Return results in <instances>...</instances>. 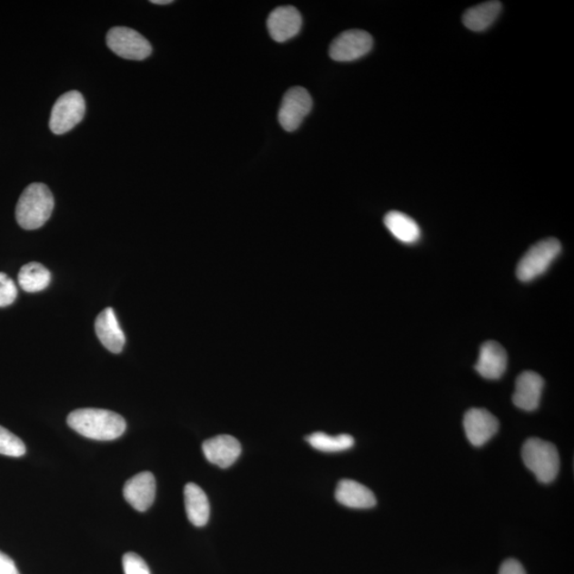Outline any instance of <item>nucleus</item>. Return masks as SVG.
<instances>
[{"label": "nucleus", "instance_id": "b1692460", "mask_svg": "<svg viewBox=\"0 0 574 574\" xmlns=\"http://www.w3.org/2000/svg\"><path fill=\"white\" fill-rule=\"evenodd\" d=\"M123 567L125 574H150L146 561L135 552L124 555Z\"/></svg>", "mask_w": 574, "mask_h": 574}, {"label": "nucleus", "instance_id": "ddd939ff", "mask_svg": "<svg viewBox=\"0 0 574 574\" xmlns=\"http://www.w3.org/2000/svg\"><path fill=\"white\" fill-rule=\"evenodd\" d=\"M545 381L534 371H525L517 378L513 402L523 411L532 412L539 407Z\"/></svg>", "mask_w": 574, "mask_h": 574}, {"label": "nucleus", "instance_id": "f8f14e48", "mask_svg": "<svg viewBox=\"0 0 574 574\" xmlns=\"http://www.w3.org/2000/svg\"><path fill=\"white\" fill-rule=\"evenodd\" d=\"M203 451L210 463L220 467V468H228L241 456L242 446L231 435H218V437L205 441Z\"/></svg>", "mask_w": 574, "mask_h": 574}, {"label": "nucleus", "instance_id": "bb28decb", "mask_svg": "<svg viewBox=\"0 0 574 574\" xmlns=\"http://www.w3.org/2000/svg\"><path fill=\"white\" fill-rule=\"evenodd\" d=\"M151 3L155 5H169L172 4V0H151Z\"/></svg>", "mask_w": 574, "mask_h": 574}, {"label": "nucleus", "instance_id": "6ab92c4d", "mask_svg": "<svg viewBox=\"0 0 574 574\" xmlns=\"http://www.w3.org/2000/svg\"><path fill=\"white\" fill-rule=\"evenodd\" d=\"M384 224L398 241L405 244H414L421 236L418 223L405 213L392 211L384 217Z\"/></svg>", "mask_w": 574, "mask_h": 574}, {"label": "nucleus", "instance_id": "2eb2a0df", "mask_svg": "<svg viewBox=\"0 0 574 574\" xmlns=\"http://www.w3.org/2000/svg\"><path fill=\"white\" fill-rule=\"evenodd\" d=\"M508 356L500 344L488 342L482 345L476 370L488 380H498L507 370Z\"/></svg>", "mask_w": 574, "mask_h": 574}, {"label": "nucleus", "instance_id": "423d86ee", "mask_svg": "<svg viewBox=\"0 0 574 574\" xmlns=\"http://www.w3.org/2000/svg\"><path fill=\"white\" fill-rule=\"evenodd\" d=\"M106 44L121 58L142 61L153 53L151 44L137 31L127 27H116L106 35Z\"/></svg>", "mask_w": 574, "mask_h": 574}, {"label": "nucleus", "instance_id": "6e6552de", "mask_svg": "<svg viewBox=\"0 0 574 574\" xmlns=\"http://www.w3.org/2000/svg\"><path fill=\"white\" fill-rule=\"evenodd\" d=\"M372 45H374V40L366 31L347 30L332 42L329 55L331 59L337 62L356 61L368 55Z\"/></svg>", "mask_w": 574, "mask_h": 574}, {"label": "nucleus", "instance_id": "5701e85b", "mask_svg": "<svg viewBox=\"0 0 574 574\" xmlns=\"http://www.w3.org/2000/svg\"><path fill=\"white\" fill-rule=\"evenodd\" d=\"M17 297V287L8 275L0 273V307L14 304Z\"/></svg>", "mask_w": 574, "mask_h": 574}, {"label": "nucleus", "instance_id": "1a4fd4ad", "mask_svg": "<svg viewBox=\"0 0 574 574\" xmlns=\"http://www.w3.org/2000/svg\"><path fill=\"white\" fill-rule=\"evenodd\" d=\"M464 428L471 445L481 447L499 430V421L484 408H471L465 414Z\"/></svg>", "mask_w": 574, "mask_h": 574}, {"label": "nucleus", "instance_id": "9b49d317", "mask_svg": "<svg viewBox=\"0 0 574 574\" xmlns=\"http://www.w3.org/2000/svg\"><path fill=\"white\" fill-rule=\"evenodd\" d=\"M302 26L300 12L292 5L275 9L267 18V28L276 42H287L297 35Z\"/></svg>", "mask_w": 574, "mask_h": 574}, {"label": "nucleus", "instance_id": "4be33fe9", "mask_svg": "<svg viewBox=\"0 0 574 574\" xmlns=\"http://www.w3.org/2000/svg\"><path fill=\"white\" fill-rule=\"evenodd\" d=\"M26 453V446L16 435L0 426V454L12 458H21Z\"/></svg>", "mask_w": 574, "mask_h": 574}, {"label": "nucleus", "instance_id": "412c9836", "mask_svg": "<svg viewBox=\"0 0 574 574\" xmlns=\"http://www.w3.org/2000/svg\"><path fill=\"white\" fill-rule=\"evenodd\" d=\"M307 441L315 448V449L321 452H340L348 450L355 446V438L348 434L330 437V435L325 432H315L308 435Z\"/></svg>", "mask_w": 574, "mask_h": 574}, {"label": "nucleus", "instance_id": "a878e982", "mask_svg": "<svg viewBox=\"0 0 574 574\" xmlns=\"http://www.w3.org/2000/svg\"><path fill=\"white\" fill-rule=\"evenodd\" d=\"M0 574H20L14 559L0 551Z\"/></svg>", "mask_w": 574, "mask_h": 574}, {"label": "nucleus", "instance_id": "39448f33", "mask_svg": "<svg viewBox=\"0 0 574 574\" xmlns=\"http://www.w3.org/2000/svg\"><path fill=\"white\" fill-rule=\"evenodd\" d=\"M85 115L86 102L82 94L77 91L65 93L54 106L49 121L50 130L55 135H65L76 127Z\"/></svg>", "mask_w": 574, "mask_h": 574}, {"label": "nucleus", "instance_id": "20e7f679", "mask_svg": "<svg viewBox=\"0 0 574 574\" xmlns=\"http://www.w3.org/2000/svg\"><path fill=\"white\" fill-rule=\"evenodd\" d=\"M560 243L555 238H547L536 243L519 261L517 277L522 282L536 279L547 271L560 254Z\"/></svg>", "mask_w": 574, "mask_h": 574}, {"label": "nucleus", "instance_id": "9d476101", "mask_svg": "<svg viewBox=\"0 0 574 574\" xmlns=\"http://www.w3.org/2000/svg\"><path fill=\"white\" fill-rule=\"evenodd\" d=\"M156 484L153 473H137L126 482L123 494L126 501L138 512H146L156 499Z\"/></svg>", "mask_w": 574, "mask_h": 574}, {"label": "nucleus", "instance_id": "393cba45", "mask_svg": "<svg viewBox=\"0 0 574 574\" xmlns=\"http://www.w3.org/2000/svg\"><path fill=\"white\" fill-rule=\"evenodd\" d=\"M499 574H527V572L519 560L509 559L501 565Z\"/></svg>", "mask_w": 574, "mask_h": 574}, {"label": "nucleus", "instance_id": "7ed1b4c3", "mask_svg": "<svg viewBox=\"0 0 574 574\" xmlns=\"http://www.w3.org/2000/svg\"><path fill=\"white\" fill-rule=\"evenodd\" d=\"M521 456L527 468L540 483L549 484L557 478L560 467L559 454L550 441L529 438L522 447Z\"/></svg>", "mask_w": 574, "mask_h": 574}, {"label": "nucleus", "instance_id": "f03ea898", "mask_svg": "<svg viewBox=\"0 0 574 574\" xmlns=\"http://www.w3.org/2000/svg\"><path fill=\"white\" fill-rule=\"evenodd\" d=\"M55 207L53 193L43 183H33L21 195L15 216L18 225L25 230L41 228L52 217Z\"/></svg>", "mask_w": 574, "mask_h": 574}, {"label": "nucleus", "instance_id": "0eeeda50", "mask_svg": "<svg viewBox=\"0 0 574 574\" xmlns=\"http://www.w3.org/2000/svg\"><path fill=\"white\" fill-rule=\"evenodd\" d=\"M312 106L311 95L306 88L301 86L289 88L283 96L279 116H277L281 127L287 132L297 130L311 112Z\"/></svg>", "mask_w": 574, "mask_h": 574}, {"label": "nucleus", "instance_id": "f257e3e1", "mask_svg": "<svg viewBox=\"0 0 574 574\" xmlns=\"http://www.w3.org/2000/svg\"><path fill=\"white\" fill-rule=\"evenodd\" d=\"M67 425L86 438L115 440L126 431L121 415L102 408H80L68 415Z\"/></svg>", "mask_w": 574, "mask_h": 574}, {"label": "nucleus", "instance_id": "a211bd4d", "mask_svg": "<svg viewBox=\"0 0 574 574\" xmlns=\"http://www.w3.org/2000/svg\"><path fill=\"white\" fill-rule=\"evenodd\" d=\"M502 10L500 2H487L467 10L463 15L466 28L476 33L488 29L493 25Z\"/></svg>", "mask_w": 574, "mask_h": 574}, {"label": "nucleus", "instance_id": "dca6fc26", "mask_svg": "<svg viewBox=\"0 0 574 574\" xmlns=\"http://www.w3.org/2000/svg\"><path fill=\"white\" fill-rule=\"evenodd\" d=\"M336 499L342 506L350 509H371L377 504L374 493L361 483L353 480H342L338 483Z\"/></svg>", "mask_w": 574, "mask_h": 574}, {"label": "nucleus", "instance_id": "f3484780", "mask_svg": "<svg viewBox=\"0 0 574 574\" xmlns=\"http://www.w3.org/2000/svg\"><path fill=\"white\" fill-rule=\"evenodd\" d=\"M185 504L187 519L192 525L205 527L210 519V503L203 488L195 483L186 484Z\"/></svg>", "mask_w": 574, "mask_h": 574}, {"label": "nucleus", "instance_id": "4468645a", "mask_svg": "<svg viewBox=\"0 0 574 574\" xmlns=\"http://www.w3.org/2000/svg\"><path fill=\"white\" fill-rule=\"evenodd\" d=\"M95 331L102 344L112 353H121L126 343L125 334L118 324L115 310L106 307L95 321Z\"/></svg>", "mask_w": 574, "mask_h": 574}, {"label": "nucleus", "instance_id": "aec40b11", "mask_svg": "<svg viewBox=\"0 0 574 574\" xmlns=\"http://www.w3.org/2000/svg\"><path fill=\"white\" fill-rule=\"evenodd\" d=\"M52 275L42 264L31 262L21 268L18 273V284L23 291L27 293H39L49 286Z\"/></svg>", "mask_w": 574, "mask_h": 574}]
</instances>
